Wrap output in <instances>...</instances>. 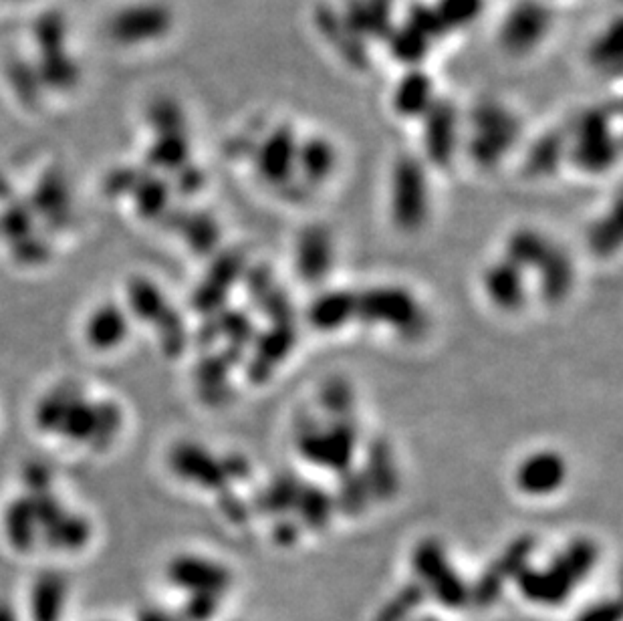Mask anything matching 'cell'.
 Here are the masks:
<instances>
[{"label":"cell","instance_id":"obj_11","mask_svg":"<svg viewBox=\"0 0 623 621\" xmlns=\"http://www.w3.org/2000/svg\"><path fill=\"white\" fill-rule=\"evenodd\" d=\"M299 140L293 123L281 121L253 146L255 172L267 186L277 190H289L293 186L297 178Z\"/></svg>","mask_w":623,"mask_h":621},{"label":"cell","instance_id":"obj_13","mask_svg":"<svg viewBox=\"0 0 623 621\" xmlns=\"http://www.w3.org/2000/svg\"><path fill=\"white\" fill-rule=\"evenodd\" d=\"M297 343L295 323H273L253 341V355L246 361V378L255 386L267 384Z\"/></svg>","mask_w":623,"mask_h":621},{"label":"cell","instance_id":"obj_33","mask_svg":"<svg viewBox=\"0 0 623 621\" xmlns=\"http://www.w3.org/2000/svg\"><path fill=\"white\" fill-rule=\"evenodd\" d=\"M85 335L89 341V347H97L103 351H109L111 347H117L128 335V321L123 317L119 309L113 305L97 307L87 323H85Z\"/></svg>","mask_w":623,"mask_h":621},{"label":"cell","instance_id":"obj_10","mask_svg":"<svg viewBox=\"0 0 623 621\" xmlns=\"http://www.w3.org/2000/svg\"><path fill=\"white\" fill-rule=\"evenodd\" d=\"M412 567L418 575V583L444 607L460 609L470 601V587L452 567L444 547L438 541L426 539L418 543L412 553Z\"/></svg>","mask_w":623,"mask_h":621},{"label":"cell","instance_id":"obj_32","mask_svg":"<svg viewBox=\"0 0 623 621\" xmlns=\"http://www.w3.org/2000/svg\"><path fill=\"white\" fill-rule=\"evenodd\" d=\"M293 513H297L301 527L311 531H323L329 527L335 513L333 494L327 492L321 484L303 482Z\"/></svg>","mask_w":623,"mask_h":621},{"label":"cell","instance_id":"obj_31","mask_svg":"<svg viewBox=\"0 0 623 621\" xmlns=\"http://www.w3.org/2000/svg\"><path fill=\"white\" fill-rule=\"evenodd\" d=\"M218 337L226 339V349H232L236 353H246V349L251 347L255 341V325L253 319L248 317L244 311H218L210 319L208 327L204 329V339L210 343Z\"/></svg>","mask_w":623,"mask_h":621},{"label":"cell","instance_id":"obj_20","mask_svg":"<svg viewBox=\"0 0 623 621\" xmlns=\"http://www.w3.org/2000/svg\"><path fill=\"white\" fill-rule=\"evenodd\" d=\"M168 577L174 585L190 591L192 595L194 593L220 595L232 583V575L224 565L194 555H182L170 561Z\"/></svg>","mask_w":623,"mask_h":621},{"label":"cell","instance_id":"obj_47","mask_svg":"<svg viewBox=\"0 0 623 621\" xmlns=\"http://www.w3.org/2000/svg\"><path fill=\"white\" fill-rule=\"evenodd\" d=\"M146 621H178V619H174V617H168V615H164V613H160V611H156V613H152Z\"/></svg>","mask_w":623,"mask_h":621},{"label":"cell","instance_id":"obj_43","mask_svg":"<svg viewBox=\"0 0 623 621\" xmlns=\"http://www.w3.org/2000/svg\"><path fill=\"white\" fill-rule=\"evenodd\" d=\"M218 597L212 593H194L186 605V615L190 621H208L218 609Z\"/></svg>","mask_w":623,"mask_h":621},{"label":"cell","instance_id":"obj_12","mask_svg":"<svg viewBox=\"0 0 623 621\" xmlns=\"http://www.w3.org/2000/svg\"><path fill=\"white\" fill-rule=\"evenodd\" d=\"M535 545L537 541L533 535H521L513 543H509L505 551L478 577L476 585L470 587V601L480 609L494 605L498 597L503 595L507 583L511 579H517L521 571L529 567L531 555L535 553Z\"/></svg>","mask_w":623,"mask_h":621},{"label":"cell","instance_id":"obj_19","mask_svg":"<svg viewBox=\"0 0 623 621\" xmlns=\"http://www.w3.org/2000/svg\"><path fill=\"white\" fill-rule=\"evenodd\" d=\"M242 279L248 299L267 319L273 323H295V305L269 267L257 265L248 269Z\"/></svg>","mask_w":623,"mask_h":621},{"label":"cell","instance_id":"obj_44","mask_svg":"<svg viewBox=\"0 0 623 621\" xmlns=\"http://www.w3.org/2000/svg\"><path fill=\"white\" fill-rule=\"evenodd\" d=\"M220 494H222L220 509H222V513L226 515L228 521H232L234 525H242V523H246L248 519H251V507H248L238 494H234L230 490H224Z\"/></svg>","mask_w":623,"mask_h":621},{"label":"cell","instance_id":"obj_4","mask_svg":"<svg viewBox=\"0 0 623 621\" xmlns=\"http://www.w3.org/2000/svg\"><path fill=\"white\" fill-rule=\"evenodd\" d=\"M295 446L309 464L341 474L353 468L357 426L353 420H329L323 424L309 412H303L295 422Z\"/></svg>","mask_w":623,"mask_h":621},{"label":"cell","instance_id":"obj_34","mask_svg":"<svg viewBox=\"0 0 623 621\" xmlns=\"http://www.w3.org/2000/svg\"><path fill=\"white\" fill-rule=\"evenodd\" d=\"M553 246L555 244L545 234L523 228L517 230L507 242V261H511L521 271H537L553 251Z\"/></svg>","mask_w":623,"mask_h":621},{"label":"cell","instance_id":"obj_6","mask_svg":"<svg viewBox=\"0 0 623 621\" xmlns=\"http://www.w3.org/2000/svg\"><path fill=\"white\" fill-rule=\"evenodd\" d=\"M390 214L404 232H418L430 214L428 170L422 158L404 154L390 176Z\"/></svg>","mask_w":623,"mask_h":621},{"label":"cell","instance_id":"obj_24","mask_svg":"<svg viewBox=\"0 0 623 621\" xmlns=\"http://www.w3.org/2000/svg\"><path fill=\"white\" fill-rule=\"evenodd\" d=\"M244 359L242 353H236L232 349H222L216 355H208L200 361L196 369V380L202 398L208 404H224L232 398V386H230V369L238 365Z\"/></svg>","mask_w":623,"mask_h":621},{"label":"cell","instance_id":"obj_48","mask_svg":"<svg viewBox=\"0 0 623 621\" xmlns=\"http://www.w3.org/2000/svg\"><path fill=\"white\" fill-rule=\"evenodd\" d=\"M422 621H438V619H436V617H424Z\"/></svg>","mask_w":623,"mask_h":621},{"label":"cell","instance_id":"obj_17","mask_svg":"<svg viewBox=\"0 0 623 621\" xmlns=\"http://www.w3.org/2000/svg\"><path fill=\"white\" fill-rule=\"evenodd\" d=\"M438 95L436 81L424 67L404 69L400 79L394 83L390 105L400 119L420 121L430 111Z\"/></svg>","mask_w":623,"mask_h":621},{"label":"cell","instance_id":"obj_29","mask_svg":"<svg viewBox=\"0 0 623 621\" xmlns=\"http://www.w3.org/2000/svg\"><path fill=\"white\" fill-rule=\"evenodd\" d=\"M537 273L541 297L549 305H559L569 297L575 281V269L571 257L563 251V248L553 246V251L537 269Z\"/></svg>","mask_w":623,"mask_h":621},{"label":"cell","instance_id":"obj_37","mask_svg":"<svg viewBox=\"0 0 623 621\" xmlns=\"http://www.w3.org/2000/svg\"><path fill=\"white\" fill-rule=\"evenodd\" d=\"M623 226H621V204L615 202L613 210L599 218L587 232L589 251L601 259L613 257L621 246Z\"/></svg>","mask_w":623,"mask_h":621},{"label":"cell","instance_id":"obj_30","mask_svg":"<svg viewBox=\"0 0 623 621\" xmlns=\"http://www.w3.org/2000/svg\"><path fill=\"white\" fill-rule=\"evenodd\" d=\"M567 162V132L551 130L541 134L525 156V174L529 178L553 176Z\"/></svg>","mask_w":623,"mask_h":621},{"label":"cell","instance_id":"obj_45","mask_svg":"<svg viewBox=\"0 0 623 621\" xmlns=\"http://www.w3.org/2000/svg\"><path fill=\"white\" fill-rule=\"evenodd\" d=\"M301 529L303 527L297 521L281 517V519H277V523L273 527V541L279 547H293L301 537Z\"/></svg>","mask_w":623,"mask_h":621},{"label":"cell","instance_id":"obj_1","mask_svg":"<svg viewBox=\"0 0 623 621\" xmlns=\"http://www.w3.org/2000/svg\"><path fill=\"white\" fill-rule=\"evenodd\" d=\"M521 136L523 121L505 101L486 97L462 113V150L482 170L501 164L517 148Z\"/></svg>","mask_w":623,"mask_h":621},{"label":"cell","instance_id":"obj_5","mask_svg":"<svg viewBox=\"0 0 623 621\" xmlns=\"http://www.w3.org/2000/svg\"><path fill=\"white\" fill-rule=\"evenodd\" d=\"M355 319L388 325L408 339L420 337L428 327L422 305L402 287H373L355 293Z\"/></svg>","mask_w":623,"mask_h":621},{"label":"cell","instance_id":"obj_42","mask_svg":"<svg viewBox=\"0 0 623 621\" xmlns=\"http://www.w3.org/2000/svg\"><path fill=\"white\" fill-rule=\"evenodd\" d=\"M188 230H190L188 232L190 242H192V246L196 248L198 253H210L212 248L216 246V242H218V236H220L216 222L210 216H206V214L194 216L190 220V224H188Z\"/></svg>","mask_w":623,"mask_h":621},{"label":"cell","instance_id":"obj_21","mask_svg":"<svg viewBox=\"0 0 623 621\" xmlns=\"http://www.w3.org/2000/svg\"><path fill=\"white\" fill-rule=\"evenodd\" d=\"M517 486L529 496H549L567 480V462L559 452L541 450L527 456L517 468Z\"/></svg>","mask_w":623,"mask_h":621},{"label":"cell","instance_id":"obj_8","mask_svg":"<svg viewBox=\"0 0 623 621\" xmlns=\"http://www.w3.org/2000/svg\"><path fill=\"white\" fill-rule=\"evenodd\" d=\"M170 466L182 480L216 492L228 490L230 482L244 480L251 472V464L244 456L228 454L218 458L210 450L192 442L172 448Z\"/></svg>","mask_w":623,"mask_h":621},{"label":"cell","instance_id":"obj_2","mask_svg":"<svg viewBox=\"0 0 623 621\" xmlns=\"http://www.w3.org/2000/svg\"><path fill=\"white\" fill-rule=\"evenodd\" d=\"M597 559V545L589 539H577L545 569H523L517 577L519 591L537 605H561L569 599L573 589L591 575Z\"/></svg>","mask_w":623,"mask_h":621},{"label":"cell","instance_id":"obj_46","mask_svg":"<svg viewBox=\"0 0 623 621\" xmlns=\"http://www.w3.org/2000/svg\"><path fill=\"white\" fill-rule=\"evenodd\" d=\"M619 619H621V605L617 601H607L587 609L577 621H619Z\"/></svg>","mask_w":623,"mask_h":621},{"label":"cell","instance_id":"obj_15","mask_svg":"<svg viewBox=\"0 0 623 621\" xmlns=\"http://www.w3.org/2000/svg\"><path fill=\"white\" fill-rule=\"evenodd\" d=\"M333 234L323 224L301 230L295 246V271L307 285H321L333 269Z\"/></svg>","mask_w":623,"mask_h":621},{"label":"cell","instance_id":"obj_14","mask_svg":"<svg viewBox=\"0 0 623 621\" xmlns=\"http://www.w3.org/2000/svg\"><path fill=\"white\" fill-rule=\"evenodd\" d=\"M244 273H246V255L242 251L232 248V251L222 253L210 267L202 285L198 287L194 295V307L204 315L218 313L224 307L232 287L244 277Z\"/></svg>","mask_w":623,"mask_h":621},{"label":"cell","instance_id":"obj_18","mask_svg":"<svg viewBox=\"0 0 623 621\" xmlns=\"http://www.w3.org/2000/svg\"><path fill=\"white\" fill-rule=\"evenodd\" d=\"M339 13L347 27L365 43H384L398 23L396 0H345Z\"/></svg>","mask_w":623,"mask_h":621},{"label":"cell","instance_id":"obj_26","mask_svg":"<svg viewBox=\"0 0 623 621\" xmlns=\"http://www.w3.org/2000/svg\"><path fill=\"white\" fill-rule=\"evenodd\" d=\"M384 43H386L390 57L396 63H400L404 69L424 67L428 55L432 53L436 45L428 35H424L420 29H416L406 19L394 25V29L388 33Z\"/></svg>","mask_w":623,"mask_h":621},{"label":"cell","instance_id":"obj_27","mask_svg":"<svg viewBox=\"0 0 623 621\" xmlns=\"http://www.w3.org/2000/svg\"><path fill=\"white\" fill-rule=\"evenodd\" d=\"M301 484L303 480L291 470L277 474L269 484H265L257 492L253 501V511L275 519L291 515L295 511Z\"/></svg>","mask_w":623,"mask_h":621},{"label":"cell","instance_id":"obj_16","mask_svg":"<svg viewBox=\"0 0 623 621\" xmlns=\"http://www.w3.org/2000/svg\"><path fill=\"white\" fill-rule=\"evenodd\" d=\"M313 25L341 61L359 71L369 67V43H365L347 27L339 9H333L329 5H317L313 11Z\"/></svg>","mask_w":623,"mask_h":621},{"label":"cell","instance_id":"obj_38","mask_svg":"<svg viewBox=\"0 0 623 621\" xmlns=\"http://www.w3.org/2000/svg\"><path fill=\"white\" fill-rule=\"evenodd\" d=\"M319 408L329 420H353V386L345 378H329L319 390Z\"/></svg>","mask_w":623,"mask_h":621},{"label":"cell","instance_id":"obj_7","mask_svg":"<svg viewBox=\"0 0 623 621\" xmlns=\"http://www.w3.org/2000/svg\"><path fill=\"white\" fill-rule=\"evenodd\" d=\"M553 25L555 15L545 0H517L498 25V47L513 59L529 57L545 45Z\"/></svg>","mask_w":623,"mask_h":621},{"label":"cell","instance_id":"obj_36","mask_svg":"<svg viewBox=\"0 0 623 621\" xmlns=\"http://www.w3.org/2000/svg\"><path fill=\"white\" fill-rule=\"evenodd\" d=\"M373 501L369 484L361 470L349 468L339 474L337 490L333 494L335 511L347 515V517H359L365 513L367 505Z\"/></svg>","mask_w":623,"mask_h":621},{"label":"cell","instance_id":"obj_40","mask_svg":"<svg viewBox=\"0 0 623 621\" xmlns=\"http://www.w3.org/2000/svg\"><path fill=\"white\" fill-rule=\"evenodd\" d=\"M426 595V589L418 581H412L404 585L384 607H380L373 621H406L424 603Z\"/></svg>","mask_w":623,"mask_h":621},{"label":"cell","instance_id":"obj_41","mask_svg":"<svg viewBox=\"0 0 623 621\" xmlns=\"http://www.w3.org/2000/svg\"><path fill=\"white\" fill-rule=\"evenodd\" d=\"M408 23H412L416 29H420L424 35H428L434 43L442 41L444 37H448L450 33L446 31V27L442 25L438 13L434 11L432 3H422V0H416L406 11L404 17Z\"/></svg>","mask_w":623,"mask_h":621},{"label":"cell","instance_id":"obj_39","mask_svg":"<svg viewBox=\"0 0 623 621\" xmlns=\"http://www.w3.org/2000/svg\"><path fill=\"white\" fill-rule=\"evenodd\" d=\"M432 7L446 31L454 33L478 23L486 11V0H434Z\"/></svg>","mask_w":623,"mask_h":621},{"label":"cell","instance_id":"obj_3","mask_svg":"<svg viewBox=\"0 0 623 621\" xmlns=\"http://www.w3.org/2000/svg\"><path fill=\"white\" fill-rule=\"evenodd\" d=\"M609 107L583 109L567 132V162L579 172L599 176L609 172L619 158V138Z\"/></svg>","mask_w":623,"mask_h":621},{"label":"cell","instance_id":"obj_9","mask_svg":"<svg viewBox=\"0 0 623 621\" xmlns=\"http://www.w3.org/2000/svg\"><path fill=\"white\" fill-rule=\"evenodd\" d=\"M422 162L448 170L462 150V109L446 95H438L430 111L420 119Z\"/></svg>","mask_w":623,"mask_h":621},{"label":"cell","instance_id":"obj_28","mask_svg":"<svg viewBox=\"0 0 623 621\" xmlns=\"http://www.w3.org/2000/svg\"><path fill=\"white\" fill-rule=\"evenodd\" d=\"M307 319L317 331H337L355 319V293L325 291L315 297L307 309Z\"/></svg>","mask_w":623,"mask_h":621},{"label":"cell","instance_id":"obj_22","mask_svg":"<svg viewBox=\"0 0 623 621\" xmlns=\"http://www.w3.org/2000/svg\"><path fill=\"white\" fill-rule=\"evenodd\" d=\"M363 476L369 484L373 501H392L400 490V470L394 448L386 438H373L365 450Z\"/></svg>","mask_w":623,"mask_h":621},{"label":"cell","instance_id":"obj_23","mask_svg":"<svg viewBox=\"0 0 623 621\" xmlns=\"http://www.w3.org/2000/svg\"><path fill=\"white\" fill-rule=\"evenodd\" d=\"M337 168V148L325 136H309L299 140L297 176L305 188L325 184Z\"/></svg>","mask_w":623,"mask_h":621},{"label":"cell","instance_id":"obj_25","mask_svg":"<svg viewBox=\"0 0 623 621\" xmlns=\"http://www.w3.org/2000/svg\"><path fill=\"white\" fill-rule=\"evenodd\" d=\"M484 289L488 299L503 311H517L527 301L523 271L507 259L486 271Z\"/></svg>","mask_w":623,"mask_h":621},{"label":"cell","instance_id":"obj_35","mask_svg":"<svg viewBox=\"0 0 623 621\" xmlns=\"http://www.w3.org/2000/svg\"><path fill=\"white\" fill-rule=\"evenodd\" d=\"M591 67L605 75H619L623 61V33L621 21L613 19L593 41L587 51Z\"/></svg>","mask_w":623,"mask_h":621}]
</instances>
